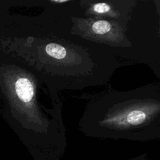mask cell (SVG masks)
I'll return each mask as SVG.
<instances>
[{"label": "cell", "mask_w": 160, "mask_h": 160, "mask_svg": "<svg viewBox=\"0 0 160 160\" xmlns=\"http://www.w3.org/2000/svg\"><path fill=\"white\" fill-rule=\"evenodd\" d=\"M45 51L48 55L56 59H62L66 57L67 54L64 46L54 42H51L46 45Z\"/></svg>", "instance_id": "277c9868"}, {"label": "cell", "mask_w": 160, "mask_h": 160, "mask_svg": "<svg viewBox=\"0 0 160 160\" xmlns=\"http://www.w3.org/2000/svg\"><path fill=\"white\" fill-rule=\"evenodd\" d=\"M16 92L21 100L25 102H30L34 96V87L27 78H19L15 85Z\"/></svg>", "instance_id": "3957f363"}, {"label": "cell", "mask_w": 160, "mask_h": 160, "mask_svg": "<svg viewBox=\"0 0 160 160\" xmlns=\"http://www.w3.org/2000/svg\"><path fill=\"white\" fill-rule=\"evenodd\" d=\"M90 30L91 34L97 35L100 39H106L114 34L115 26L108 21L98 20L91 22Z\"/></svg>", "instance_id": "7a4b0ae2"}, {"label": "cell", "mask_w": 160, "mask_h": 160, "mask_svg": "<svg viewBox=\"0 0 160 160\" xmlns=\"http://www.w3.org/2000/svg\"><path fill=\"white\" fill-rule=\"evenodd\" d=\"M159 113V94L143 88L111 94L91 104L84 118H96L101 128L125 131L149 125Z\"/></svg>", "instance_id": "6da1fadb"}, {"label": "cell", "mask_w": 160, "mask_h": 160, "mask_svg": "<svg viewBox=\"0 0 160 160\" xmlns=\"http://www.w3.org/2000/svg\"><path fill=\"white\" fill-rule=\"evenodd\" d=\"M68 1H51V2H58V3H61V2H66Z\"/></svg>", "instance_id": "8992f818"}, {"label": "cell", "mask_w": 160, "mask_h": 160, "mask_svg": "<svg viewBox=\"0 0 160 160\" xmlns=\"http://www.w3.org/2000/svg\"><path fill=\"white\" fill-rule=\"evenodd\" d=\"M111 11V6L107 2H97L92 4L90 8V12L97 15H104Z\"/></svg>", "instance_id": "5b68a950"}]
</instances>
